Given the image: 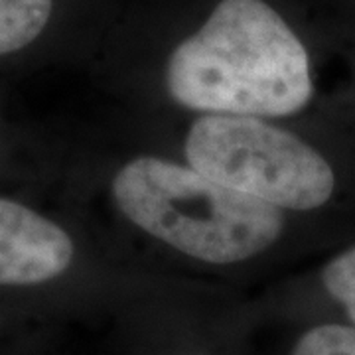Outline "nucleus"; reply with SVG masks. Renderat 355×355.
<instances>
[{
  "label": "nucleus",
  "mask_w": 355,
  "mask_h": 355,
  "mask_svg": "<svg viewBox=\"0 0 355 355\" xmlns=\"http://www.w3.org/2000/svg\"><path fill=\"white\" fill-rule=\"evenodd\" d=\"M322 280L331 298L345 308L349 320L355 324V245L324 266Z\"/></svg>",
  "instance_id": "7"
},
{
  "label": "nucleus",
  "mask_w": 355,
  "mask_h": 355,
  "mask_svg": "<svg viewBox=\"0 0 355 355\" xmlns=\"http://www.w3.org/2000/svg\"><path fill=\"white\" fill-rule=\"evenodd\" d=\"M76 247L58 223L0 198V286L40 284L62 277Z\"/></svg>",
  "instance_id": "4"
},
{
  "label": "nucleus",
  "mask_w": 355,
  "mask_h": 355,
  "mask_svg": "<svg viewBox=\"0 0 355 355\" xmlns=\"http://www.w3.org/2000/svg\"><path fill=\"white\" fill-rule=\"evenodd\" d=\"M164 77L170 97L200 113L286 116L314 93L304 44L265 0H221Z\"/></svg>",
  "instance_id": "1"
},
{
  "label": "nucleus",
  "mask_w": 355,
  "mask_h": 355,
  "mask_svg": "<svg viewBox=\"0 0 355 355\" xmlns=\"http://www.w3.org/2000/svg\"><path fill=\"white\" fill-rule=\"evenodd\" d=\"M111 191L132 225L209 265H233L265 253L284 227L279 207L156 156L128 160L114 174Z\"/></svg>",
  "instance_id": "2"
},
{
  "label": "nucleus",
  "mask_w": 355,
  "mask_h": 355,
  "mask_svg": "<svg viewBox=\"0 0 355 355\" xmlns=\"http://www.w3.org/2000/svg\"><path fill=\"white\" fill-rule=\"evenodd\" d=\"M292 355H355V328L324 324L308 330Z\"/></svg>",
  "instance_id": "6"
},
{
  "label": "nucleus",
  "mask_w": 355,
  "mask_h": 355,
  "mask_svg": "<svg viewBox=\"0 0 355 355\" xmlns=\"http://www.w3.org/2000/svg\"><path fill=\"white\" fill-rule=\"evenodd\" d=\"M53 0H0V55L30 46L50 22Z\"/></svg>",
  "instance_id": "5"
},
{
  "label": "nucleus",
  "mask_w": 355,
  "mask_h": 355,
  "mask_svg": "<svg viewBox=\"0 0 355 355\" xmlns=\"http://www.w3.org/2000/svg\"><path fill=\"white\" fill-rule=\"evenodd\" d=\"M184 150L203 176L279 209H316L336 188L322 154L261 116L203 114L191 123Z\"/></svg>",
  "instance_id": "3"
}]
</instances>
